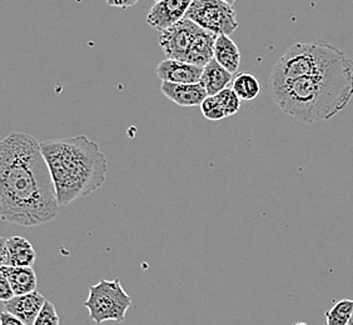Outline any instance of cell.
Masks as SVG:
<instances>
[{
  "label": "cell",
  "mask_w": 353,
  "mask_h": 325,
  "mask_svg": "<svg viewBox=\"0 0 353 325\" xmlns=\"http://www.w3.org/2000/svg\"><path fill=\"white\" fill-rule=\"evenodd\" d=\"M225 3H228V4H231V6H233L234 3H236V0H224Z\"/></svg>",
  "instance_id": "cb8c5ba5"
},
{
  "label": "cell",
  "mask_w": 353,
  "mask_h": 325,
  "mask_svg": "<svg viewBox=\"0 0 353 325\" xmlns=\"http://www.w3.org/2000/svg\"><path fill=\"white\" fill-rule=\"evenodd\" d=\"M232 89L241 98V101H245V102L256 99L261 93L259 79L254 75L248 74V73L238 74L236 78H233Z\"/></svg>",
  "instance_id": "2e32d148"
},
{
  "label": "cell",
  "mask_w": 353,
  "mask_h": 325,
  "mask_svg": "<svg viewBox=\"0 0 353 325\" xmlns=\"http://www.w3.org/2000/svg\"><path fill=\"white\" fill-rule=\"evenodd\" d=\"M353 314V300L342 299L327 311L326 325H350Z\"/></svg>",
  "instance_id": "e0dca14e"
},
{
  "label": "cell",
  "mask_w": 353,
  "mask_h": 325,
  "mask_svg": "<svg viewBox=\"0 0 353 325\" xmlns=\"http://www.w3.org/2000/svg\"><path fill=\"white\" fill-rule=\"evenodd\" d=\"M232 75L213 58L207 65H204L199 83L205 88L208 95H217L224 89L228 88V85L233 81Z\"/></svg>",
  "instance_id": "5bb4252c"
},
{
  "label": "cell",
  "mask_w": 353,
  "mask_h": 325,
  "mask_svg": "<svg viewBox=\"0 0 353 325\" xmlns=\"http://www.w3.org/2000/svg\"><path fill=\"white\" fill-rule=\"evenodd\" d=\"M268 89L279 109L299 122L328 120L352 99L353 61L347 59L322 74L270 81Z\"/></svg>",
  "instance_id": "7a4b0ae2"
},
{
  "label": "cell",
  "mask_w": 353,
  "mask_h": 325,
  "mask_svg": "<svg viewBox=\"0 0 353 325\" xmlns=\"http://www.w3.org/2000/svg\"><path fill=\"white\" fill-rule=\"evenodd\" d=\"M0 324L1 325H27L23 320L17 318L13 314L3 311L0 315Z\"/></svg>",
  "instance_id": "7402d4cb"
},
{
  "label": "cell",
  "mask_w": 353,
  "mask_h": 325,
  "mask_svg": "<svg viewBox=\"0 0 353 325\" xmlns=\"http://www.w3.org/2000/svg\"><path fill=\"white\" fill-rule=\"evenodd\" d=\"M0 274L9 279L15 295H23L37 291L38 278L33 266L1 265Z\"/></svg>",
  "instance_id": "4fadbf2b"
},
{
  "label": "cell",
  "mask_w": 353,
  "mask_h": 325,
  "mask_svg": "<svg viewBox=\"0 0 353 325\" xmlns=\"http://www.w3.org/2000/svg\"><path fill=\"white\" fill-rule=\"evenodd\" d=\"M185 18L216 34H233L239 25L234 8L224 0H193Z\"/></svg>",
  "instance_id": "52a82bcc"
},
{
  "label": "cell",
  "mask_w": 353,
  "mask_h": 325,
  "mask_svg": "<svg viewBox=\"0 0 353 325\" xmlns=\"http://www.w3.org/2000/svg\"><path fill=\"white\" fill-rule=\"evenodd\" d=\"M350 325H353V314L352 317H351V320H350Z\"/></svg>",
  "instance_id": "d4e9b609"
},
{
  "label": "cell",
  "mask_w": 353,
  "mask_h": 325,
  "mask_svg": "<svg viewBox=\"0 0 353 325\" xmlns=\"http://www.w3.org/2000/svg\"><path fill=\"white\" fill-rule=\"evenodd\" d=\"M218 101L223 108L225 116H232L237 114L241 109V98L236 94V92L231 88H225L221 93H218Z\"/></svg>",
  "instance_id": "ac0fdd59"
},
{
  "label": "cell",
  "mask_w": 353,
  "mask_h": 325,
  "mask_svg": "<svg viewBox=\"0 0 353 325\" xmlns=\"http://www.w3.org/2000/svg\"><path fill=\"white\" fill-rule=\"evenodd\" d=\"M130 305L132 297L124 291L119 279H101L89 288L88 298L84 302L89 318L98 325L108 320L122 323Z\"/></svg>",
  "instance_id": "8992f818"
},
{
  "label": "cell",
  "mask_w": 353,
  "mask_h": 325,
  "mask_svg": "<svg viewBox=\"0 0 353 325\" xmlns=\"http://www.w3.org/2000/svg\"><path fill=\"white\" fill-rule=\"evenodd\" d=\"M109 7L121 8V9H128V8L136 6L139 0H105Z\"/></svg>",
  "instance_id": "603a6c76"
},
{
  "label": "cell",
  "mask_w": 353,
  "mask_h": 325,
  "mask_svg": "<svg viewBox=\"0 0 353 325\" xmlns=\"http://www.w3.org/2000/svg\"><path fill=\"white\" fill-rule=\"evenodd\" d=\"M14 297H15V294H14L13 288L10 285L9 279L0 274V300L7 302Z\"/></svg>",
  "instance_id": "44dd1931"
},
{
  "label": "cell",
  "mask_w": 353,
  "mask_h": 325,
  "mask_svg": "<svg viewBox=\"0 0 353 325\" xmlns=\"http://www.w3.org/2000/svg\"><path fill=\"white\" fill-rule=\"evenodd\" d=\"M157 76L162 81L176 84H196L201 81L203 67L192 64L188 61L165 59L158 64Z\"/></svg>",
  "instance_id": "30bf717a"
},
{
  "label": "cell",
  "mask_w": 353,
  "mask_h": 325,
  "mask_svg": "<svg viewBox=\"0 0 353 325\" xmlns=\"http://www.w3.org/2000/svg\"><path fill=\"white\" fill-rule=\"evenodd\" d=\"M0 244V264L9 266L34 265L37 251L26 238H1Z\"/></svg>",
  "instance_id": "9c48e42d"
},
{
  "label": "cell",
  "mask_w": 353,
  "mask_h": 325,
  "mask_svg": "<svg viewBox=\"0 0 353 325\" xmlns=\"http://www.w3.org/2000/svg\"><path fill=\"white\" fill-rule=\"evenodd\" d=\"M193 0H161L147 15V24L162 32L185 18Z\"/></svg>",
  "instance_id": "ba28073f"
},
{
  "label": "cell",
  "mask_w": 353,
  "mask_h": 325,
  "mask_svg": "<svg viewBox=\"0 0 353 325\" xmlns=\"http://www.w3.org/2000/svg\"><path fill=\"white\" fill-rule=\"evenodd\" d=\"M161 92L179 107H201L204 99L208 96L207 90L201 83L176 84L170 81H162Z\"/></svg>",
  "instance_id": "7c38bea8"
},
{
  "label": "cell",
  "mask_w": 353,
  "mask_h": 325,
  "mask_svg": "<svg viewBox=\"0 0 353 325\" xmlns=\"http://www.w3.org/2000/svg\"><path fill=\"white\" fill-rule=\"evenodd\" d=\"M294 325H307V324H305V323H299V324H294Z\"/></svg>",
  "instance_id": "484cf974"
},
{
  "label": "cell",
  "mask_w": 353,
  "mask_h": 325,
  "mask_svg": "<svg viewBox=\"0 0 353 325\" xmlns=\"http://www.w3.org/2000/svg\"><path fill=\"white\" fill-rule=\"evenodd\" d=\"M218 35L199 27L188 18H183L161 32L159 45L167 59L188 61L204 67L214 56Z\"/></svg>",
  "instance_id": "5b68a950"
},
{
  "label": "cell",
  "mask_w": 353,
  "mask_h": 325,
  "mask_svg": "<svg viewBox=\"0 0 353 325\" xmlns=\"http://www.w3.org/2000/svg\"><path fill=\"white\" fill-rule=\"evenodd\" d=\"M59 207L41 143L27 133H10L0 144V217L39 227L55 219Z\"/></svg>",
  "instance_id": "6da1fadb"
},
{
  "label": "cell",
  "mask_w": 353,
  "mask_h": 325,
  "mask_svg": "<svg viewBox=\"0 0 353 325\" xmlns=\"http://www.w3.org/2000/svg\"><path fill=\"white\" fill-rule=\"evenodd\" d=\"M47 299L39 291H32L23 295H15L7 302H3L4 311L21 319L27 325H34Z\"/></svg>",
  "instance_id": "8fae6325"
},
{
  "label": "cell",
  "mask_w": 353,
  "mask_h": 325,
  "mask_svg": "<svg viewBox=\"0 0 353 325\" xmlns=\"http://www.w3.org/2000/svg\"><path fill=\"white\" fill-rule=\"evenodd\" d=\"M201 110H202L204 118H207L212 122H217V120H222L224 118H227L216 95H208L204 99V102L201 104Z\"/></svg>",
  "instance_id": "d6986e66"
},
{
  "label": "cell",
  "mask_w": 353,
  "mask_h": 325,
  "mask_svg": "<svg viewBox=\"0 0 353 325\" xmlns=\"http://www.w3.org/2000/svg\"><path fill=\"white\" fill-rule=\"evenodd\" d=\"M41 148L61 207L88 197L107 182L108 160L99 145L88 136L44 140Z\"/></svg>",
  "instance_id": "3957f363"
},
{
  "label": "cell",
  "mask_w": 353,
  "mask_h": 325,
  "mask_svg": "<svg viewBox=\"0 0 353 325\" xmlns=\"http://www.w3.org/2000/svg\"><path fill=\"white\" fill-rule=\"evenodd\" d=\"M213 58L232 74L237 73L238 69L241 67L239 48L232 41L230 35H218Z\"/></svg>",
  "instance_id": "9a60e30c"
},
{
  "label": "cell",
  "mask_w": 353,
  "mask_h": 325,
  "mask_svg": "<svg viewBox=\"0 0 353 325\" xmlns=\"http://www.w3.org/2000/svg\"><path fill=\"white\" fill-rule=\"evenodd\" d=\"M347 59L345 52L328 41L296 43L276 61L270 81H285L306 75L322 74L339 67Z\"/></svg>",
  "instance_id": "277c9868"
},
{
  "label": "cell",
  "mask_w": 353,
  "mask_h": 325,
  "mask_svg": "<svg viewBox=\"0 0 353 325\" xmlns=\"http://www.w3.org/2000/svg\"><path fill=\"white\" fill-rule=\"evenodd\" d=\"M154 1L157 3V1H161V0H154Z\"/></svg>",
  "instance_id": "4316f807"
},
{
  "label": "cell",
  "mask_w": 353,
  "mask_h": 325,
  "mask_svg": "<svg viewBox=\"0 0 353 325\" xmlns=\"http://www.w3.org/2000/svg\"><path fill=\"white\" fill-rule=\"evenodd\" d=\"M61 319L57 313L54 304L50 303L49 300L46 302L43 306L38 318L35 319L34 325H59Z\"/></svg>",
  "instance_id": "ffe728a7"
}]
</instances>
